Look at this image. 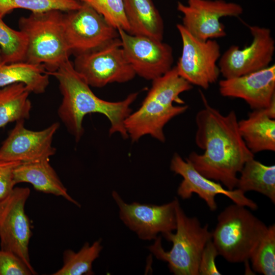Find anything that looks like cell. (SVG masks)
<instances>
[{
	"instance_id": "1",
	"label": "cell",
	"mask_w": 275,
	"mask_h": 275,
	"mask_svg": "<svg viewBox=\"0 0 275 275\" xmlns=\"http://www.w3.org/2000/svg\"><path fill=\"white\" fill-rule=\"evenodd\" d=\"M204 108L196 116L195 143L204 152H192L185 158L205 177L220 182L229 190L236 187L237 175L254 158L239 131L235 112L224 115L211 106L200 92Z\"/></svg>"
},
{
	"instance_id": "2",
	"label": "cell",
	"mask_w": 275,
	"mask_h": 275,
	"mask_svg": "<svg viewBox=\"0 0 275 275\" xmlns=\"http://www.w3.org/2000/svg\"><path fill=\"white\" fill-rule=\"evenodd\" d=\"M47 74L54 76L59 82L62 100L58 114L76 142L84 132L83 119L91 113L101 114L107 118L111 123L109 135L118 132L124 139L129 138L124 121L132 112L130 105L136 99L138 92L132 93L119 101L101 99L94 94L69 60L56 71Z\"/></svg>"
},
{
	"instance_id": "3",
	"label": "cell",
	"mask_w": 275,
	"mask_h": 275,
	"mask_svg": "<svg viewBox=\"0 0 275 275\" xmlns=\"http://www.w3.org/2000/svg\"><path fill=\"white\" fill-rule=\"evenodd\" d=\"M193 87L178 74L176 66L153 79L140 107L131 113L124 121L125 128L131 141L138 142L144 135H150L164 142V126L188 109L180 95Z\"/></svg>"
},
{
	"instance_id": "4",
	"label": "cell",
	"mask_w": 275,
	"mask_h": 275,
	"mask_svg": "<svg viewBox=\"0 0 275 275\" xmlns=\"http://www.w3.org/2000/svg\"><path fill=\"white\" fill-rule=\"evenodd\" d=\"M176 233L162 234L173 243L170 251H166L157 237L149 250L158 260L166 262L170 271L175 275H199V266L202 253L212 240L209 225L202 226L196 217L187 216L178 200L175 207Z\"/></svg>"
},
{
	"instance_id": "5",
	"label": "cell",
	"mask_w": 275,
	"mask_h": 275,
	"mask_svg": "<svg viewBox=\"0 0 275 275\" xmlns=\"http://www.w3.org/2000/svg\"><path fill=\"white\" fill-rule=\"evenodd\" d=\"M268 227L247 207L235 203L218 215L212 241L218 255L230 263L250 259Z\"/></svg>"
},
{
	"instance_id": "6",
	"label": "cell",
	"mask_w": 275,
	"mask_h": 275,
	"mask_svg": "<svg viewBox=\"0 0 275 275\" xmlns=\"http://www.w3.org/2000/svg\"><path fill=\"white\" fill-rule=\"evenodd\" d=\"M62 11L32 13L21 17L18 25L27 38L25 62L42 64L47 73L69 60L71 51L64 35Z\"/></svg>"
},
{
	"instance_id": "7",
	"label": "cell",
	"mask_w": 275,
	"mask_h": 275,
	"mask_svg": "<svg viewBox=\"0 0 275 275\" xmlns=\"http://www.w3.org/2000/svg\"><path fill=\"white\" fill-rule=\"evenodd\" d=\"M73 65L86 82L93 87L126 82L136 75L119 37L98 49L76 55Z\"/></svg>"
},
{
	"instance_id": "8",
	"label": "cell",
	"mask_w": 275,
	"mask_h": 275,
	"mask_svg": "<svg viewBox=\"0 0 275 275\" xmlns=\"http://www.w3.org/2000/svg\"><path fill=\"white\" fill-rule=\"evenodd\" d=\"M176 27L182 43L176 66L178 74L192 85L208 89L220 75L217 64L221 56L219 45L214 39L203 41L196 39L181 24Z\"/></svg>"
},
{
	"instance_id": "9",
	"label": "cell",
	"mask_w": 275,
	"mask_h": 275,
	"mask_svg": "<svg viewBox=\"0 0 275 275\" xmlns=\"http://www.w3.org/2000/svg\"><path fill=\"white\" fill-rule=\"evenodd\" d=\"M30 193L28 187H14L0 200V245L1 250L17 255L36 274L29 254L31 225L24 211Z\"/></svg>"
},
{
	"instance_id": "10",
	"label": "cell",
	"mask_w": 275,
	"mask_h": 275,
	"mask_svg": "<svg viewBox=\"0 0 275 275\" xmlns=\"http://www.w3.org/2000/svg\"><path fill=\"white\" fill-rule=\"evenodd\" d=\"M63 25L68 47L76 55L98 49L119 37L117 29L84 3L63 13Z\"/></svg>"
},
{
	"instance_id": "11",
	"label": "cell",
	"mask_w": 275,
	"mask_h": 275,
	"mask_svg": "<svg viewBox=\"0 0 275 275\" xmlns=\"http://www.w3.org/2000/svg\"><path fill=\"white\" fill-rule=\"evenodd\" d=\"M177 8L183 15V26L203 41L225 37L221 18L238 17L243 13L239 4L224 0H187L186 5L178 2Z\"/></svg>"
},
{
	"instance_id": "12",
	"label": "cell",
	"mask_w": 275,
	"mask_h": 275,
	"mask_svg": "<svg viewBox=\"0 0 275 275\" xmlns=\"http://www.w3.org/2000/svg\"><path fill=\"white\" fill-rule=\"evenodd\" d=\"M248 28L253 37L251 43L242 49L232 45L220 57L218 66L224 78L265 68L273 59L275 42L270 29L258 25H248Z\"/></svg>"
},
{
	"instance_id": "13",
	"label": "cell",
	"mask_w": 275,
	"mask_h": 275,
	"mask_svg": "<svg viewBox=\"0 0 275 275\" xmlns=\"http://www.w3.org/2000/svg\"><path fill=\"white\" fill-rule=\"evenodd\" d=\"M112 197L119 207L120 219L140 239L155 240L159 233L163 234L176 230L177 198L168 203L156 205L128 204L116 191H113Z\"/></svg>"
},
{
	"instance_id": "14",
	"label": "cell",
	"mask_w": 275,
	"mask_h": 275,
	"mask_svg": "<svg viewBox=\"0 0 275 275\" xmlns=\"http://www.w3.org/2000/svg\"><path fill=\"white\" fill-rule=\"evenodd\" d=\"M118 31L126 58L136 75L153 80L172 68L173 49L168 44L121 29Z\"/></svg>"
},
{
	"instance_id": "15",
	"label": "cell",
	"mask_w": 275,
	"mask_h": 275,
	"mask_svg": "<svg viewBox=\"0 0 275 275\" xmlns=\"http://www.w3.org/2000/svg\"><path fill=\"white\" fill-rule=\"evenodd\" d=\"M170 169L183 178L178 187L177 194L183 200L188 199L193 194H197L206 202L210 210L215 211L217 208L215 197L221 194L229 198L234 203L254 210L258 208L257 204L246 197L244 193L237 188L229 190L221 183L205 177L178 153H175L172 157Z\"/></svg>"
},
{
	"instance_id": "16",
	"label": "cell",
	"mask_w": 275,
	"mask_h": 275,
	"mask_svg": "<svg viewBox=\"0 0 275 275\" xmlns=\"http://www.w3.org/2000/svg\"><path fill=\"white\" fill-rule=\"evenodd\" d=\"M59 127L54 122L43 130L33 131L25 127L24 120L16 122L0 147V160L23 163L49 159L56 152L52 143Z\"/></svg>"
},
{
	"instance_id": "17",
	"label": "cell",
	"mask_w": 275,
	"mask_h": 275,
	"mask_svg": "<svg viewBox=\"0 0 275 275\" xmlns=\"http://www.w3.org/2000/svg\"><path fill=\"white\" fill-rule=\"evenodd\" d=\"M223 97L244 100L253 110L267 107L275 98V65L219 82Z\"/></svg>"
},
{
	"instance_id": "18",
	"label": "cell",
	"mask_w": 275,
	"mask_h": 275,
	"mask_svg": "<svg viewBox=\"0 0 275 275\" xmlns=\"http://www.w3.org/2000/svg\"><path fill=\"white\" fill-rule=\"evenodd\" d=\"M13 177L16 184L29 183L39 191L61 196L80 207V204L68 194L48 159L20 163L15 168Z\"/></svg>"
},
{
	"instance_id": "19",
	"label": "cell",
	"mask_w": 275,
	"mask_h": 275,
	"mask_svg": "<svg viewBox=\"0 0 275 275\" xmlns=\"http://www.w3.org/2000/svg\"><path fill=\"white\" fill-rule=\"evenodd\" d=\"M238 128L253 154L275 151V120L269 117L265 108L253 110L246 119L238 121Z\"/></svg>"
},
{
	"instance_id": "20",
	"label": "cell",
	"mask_w": 275,
	"mask_h": 275,
	"mask_svg": "<svg viewBox=\"0 0 275 275\" xmlns=\"http://www.w3.org/2000/svg\"><path fill=\"white\" fill-rule=\"evenodd\" d=\"M123 1L129 34L163 40V20L152 0Z\"/></svg>"
},
{
	"instance_id": "21",
	"label": "cell",
	"mask_w": 275,
	"mask_h": 275,
	"mask_svg": "<svg viewBox=\"0 0 275 275\" xmlns=\"http://www.w3.org/2000/svg\"><path fill=\"white\" fill-rule=\"evenodd\" d=\"M19 82L31 92L42 94L49 85V75L42 64L25 61L5 63L0 59V88Z\"/></svg>"
},
{
	"instance_id": "22",
	"label": "cell",
	"mask_w": 275,
	"mask_h": 275,
	"mask_svg": "<svg viewBox=\"0 0 275 275\" xmlns=\"http://www.w3.org/2000/svg\"><path fill=\"white\" fill-rule=\"evenodd\" d=\"M239 173L236 188L244 193H259L275 203L274 165H265L253 158L245 163Z\"/></svg>"
},
{
	"instance_id": "23",
	"label": "cell",
	"mask_w": 275,
	"mask_h": 275,
	"mask_svg": "<svg viewBox=\"0 0 275 275\" xmlns=\"http://www.w3.org/2000/svg\"><path fill=\"white\" fill-rule=\"evenodd\" d=\"M31 93L23 83L0 88V128L9 123L28 119L32 108Z\"/></svg>"
},
{
	"instance_id": "24",
	"label": "cell",
	"mask_w": 275,
	"mask_h": 275,
	"mask_svg": "<svg viewBox=\"0 0 275 275\" xmlns=\"http://www.w3.org/2000/svg\"><path fill=\"white\" fill-rule=\"evenodd\" d=\"M102 249L101 240L92 244L86 242L77 252L66 250L63 254V265L53 275H90L93 274L92 264Z\"/></svg>"
},
{
	"instance_id": "25",
	"label": "cell",
	"mask_w": 275,
	"mask_h": 275,
	"mask_svg": "<svg viewBox=\"0 0 275 275\" xmlns=\"http://www.w3.org/2000/svg\"><path fill=\"white\" fill-rule=\"evenodd\" d=\"M0 16V59L5 63L24 62L25 59L27 38L21 31L12 29Z\"/></svg>"
},
{
	"instance_id": "26",
	"label": "cell",
	"mask_w": 275,
	"mask_h": 275,
	"mask_svg": "<svg viewBox=\"0 0 275 275\" xmlns=\"http://www.w3.org/2000/svg\"><path fill=\"white\" fill-rule=\"evenodd\" d=\"M78 0H0V16H4L16 9H23L32 13L50 10L69 12L81 7Z\"/></svg>"
},
{
	"instance_id": "27",
	"label": "cell",
	"mask_w": 275,
	"mask_h": 275,
	"mask_svg": "<svg viewBox=\"0 0 275 275\" xmlns=\"http://www.w3.org/2000/svg\"><path fill=\"white\" fill-rule=\"evenodd\" d=\"M253 269L264 275L275 274V225L267 230L250 259Z\"/></svg>"
},
{
	"instance_id": "28",
	"label": "cell",
	"mask_w": 275,
	"mask_h": 275,
	"mask_svg": "<svg viewBox=\"0 0 275 275\" xmlns=\"http://www.w3.org/2000/svg\"><path fill=\"white\" fill-rule=\"evenodd\" d=\"M94 9L116 29L129 33L123 0H78Z\"/></svg>"
},
{
	"instance_id": "29",
	"label": "cell",
	"mask_w": 275,
	"mask_h": 275,
	"mask_svg": "<svg viewBox=\"0 0 275 275\" xmlns=\"http://www.w3.org/2000/svg\"><path fill=\"white\" fill-rule=\"evenodd\" d=\"M34 274L22 260L15 254L0 250V275Z\"/></svg>"
},
{
	"instance_id": "30",
	"label": "cell",
	"mask_w": 275,
	"mask_h": 275,
	"mask_svg": "<svg viewBox=\"0 0 275 275\" xmlns=\"http://www.w3.org/2000/svg\"><path fill=\"white\" fill-rule=\"evenodd\" d=\"M218 255L212 240H210L205 245L201 256L199 266V275L221 274L215 264V259Z\"/></svg>"
},
{
	"instance_id": "31",
	"label": "cell",
	"mask_w": 275,
	"mask_h": 275,
	"mask_svg": "<svg viewBox=\"0 0 275 275\" xmlns=\"http://www.w3.org/2000/svg\"><path fill=\"white\" fill-rule=\"evenodd\" d=\"M20 163L0 160V200L6 197L15 187L14 170Z\"/></svg>"
},
{
	"instance_id": "32",
	"label": "cell",
	"mask_w": 275,
	"mask_h": 275,
	"mask_svg": "<svg viewBox=\"0 0 275 275\" xmlns=\"http://www.w3.org/2000/svg\"><path fill=\"white\" fill-rule=\"evenodd\" d=\"M272 1H274V0H272Z\"/></svg>"
}]
</instances>
